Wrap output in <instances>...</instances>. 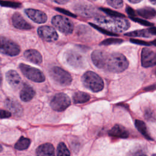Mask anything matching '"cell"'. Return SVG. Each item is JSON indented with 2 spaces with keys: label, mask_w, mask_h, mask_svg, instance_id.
Returning <instances> with one entry per match:
<instances>
[{
  "label": "cell",
  "mask_w": 156,
  "mask_h": 156,
  "mask_svg": "<svg viewBox=\"0 0 156 156\" xmlns=\"http://www.w3.org/2000/svg\"><path fill=\"white\" fill-rule=\"evenodd\" d=\"M6 80L14 89L18 88L21 84V79L18 73L14 70H9L6 73Z\"/></svg>",
  "instance_id": "cell-16"
},
{
  "label": "cell",
  "mask_w": 156,
  "mask_h": 156,
  "mask_svg": "<svg viewBox=\"0 0 156 156\" xmlns=\"http://www.w3.org/2000/svg\"><path fill=\"white\" fill-rule=\"evenodd\" d=\"M126 12L128 13V15L130 16V17H135V13L134 12V10L130 7H127L126 8Z\"/></svg>",
  "instance_id": "cell-37"
},
{
  "label": "cell",
  "mask_w": 156,
  "mask_h": 156,
  "mask_svg": "<svg viewBox=\"0 0 156 156\" xmlns=\"http://www.w3.org/2000/svg\"><path fill=\"white\" fill-rule=\"evenodd\" d=\"M51 23L56 29L66 35L71 34L73 32V23L65 16L55 15L52 18Z\"/></svg>",
  "instance_id": "cell-4"
},
{
  "label": "cell",
  "mask_w": 156,
  "mask_h": 156,
  "mask_svg": "<svg viewBox=\"0 0 156 156\" xmlns=\"http://www.w3.org/2000/svg\"><path fill=\"white\" fill-rule=\"evenodd\" d=\"M5 105L9 111L16 116H21L23 115V110L21 104L15 99L7 98L5 101Z\"/></svg>",
  "instance_id": "cell-15"
},
{
  "label": "cell",
  "mask_w": 156,
  "mask_h": 156,
  "mask_svg": "<svg viewBox=\"0 0 156 156\" xmlns=\"http://www.w3.org/2000/svg\"><path fill=\"white\" fill-rule=\"evenodd\" d=\"M130 41L134 44H140V45H143V46H150L151 45V44L147 41L141 40H138V39H131Z\"/></svg>",
  "instance_id": "cell-34"
},
{
  "label": "cell",
  "mask_w": 156,
  "mask_h": 156,
  "mask_svg": "<svg viewBox=\"0 0 156 156\" xmlns=\"http://www.w3.org/2000/svg\"><path fill=\"white\" fill-rule=\"evenodd\" d=\"M138 15L146 19H152L156 17V11L152 7H145L139 9L136 11Z\"/></svg>",
  "instance_id": "cell-21"
},
{
  "label": "cell",
  "mask_w": 156,
  "mask_h": 156,
  "mask_svg": "<svg viewBox=\"0 0 156 156\" xmlns=\"http://www.w3.org/2000/svg\"><path fill=\"white\" fill-rule=\"evenodd\" d=\"M89 24H90L93 28H94L95 29H96L98 31L102 33V34H104L107 35H110V36H118L117 34H114V33H112V32H110V31H108L107 30H106V29H104V28H102V27L99 26L98 25H97V24H96L90 23Z\"/></svg>",
  "instance_id": "cell-30"
},
{
  "label": "cell",
  "mask_w": 156,
  "mask_h": 156,
  "mask_svg": "<svg viewBox=\"0 0 156 156\" xmlns=\"http://www.w3.org/2000/svg\"><path fill=\"white\" fill-rule=\"evenodd\" d=\"M141 65L144 68L156 65V51L148 48H144L141 54Z\"/></svg>",
  "instance_id": "cell-10"
},
{
  "label": "cell",
  "mask_w": 156,
  "mask_h": 156,
  "mask_svg": "<svg viewBox=\"0 0 156 156\" xmlns=\"http://www.w3.org/2000/svg\"><path fill=\"white\" fill-rule=\"evenodd\" d=\"M90 1H96V0H90Z\"/></svg>",
  "instance_id": "cell-48"
},
{
  "label": "cell",
  "mask_w": 156,
  "mask_h": 156,
  "mask_svg": "<svg viewBox=\"0 0 156 156\" xmlns=\"http://www.w3.org/2000/svg\"><path fill=\"white\" fill-rule=\"evenodd\" d=\"M30 143V140L29 138L21 136L15 144V148L17 150H25L27 149Z\"/></svg>",
  "instance_id": "cell-25"
},
{
  "label": "cell",
  "mask_w": 156,
  "mask_h": 156,
  "mask_svg": "<svg viewBox=\"0 0 156 156\" xmlns=\"http://www.w3.org/2000/svg\"><path fill=\"white\" fill-rule=\"evenodd\" d=\"M149 1H150V2H151L152 4H154V5H156V0H149Z\"/></svg>",
  "instance_id": "cell-44"
},
{
  "label": "cell",
  "mask_w": 156,
  "mask_h": 156,
  "mask_svg": "<svg viewBox=\"0 0 156 156\" xmlns=\"http://www.w3.org/2000/svg\"><path fill=\"white\" fill-rule=\"evenodd\" d=\"M82 80L84 86L93 92L100 91L104 88V83L102 79L93 71L84 73Z\"/></svg>",
  "instance_id": "cell-3"
},
{
  "label": "cell",
  "mask_w": 156,
  "mask_h": 156,
  "mask_svg": "<svg viewBox=\"0 0 156 156\" xmlns=\"http://www.w3.org/2000/svg\"><path fill=\"white\" fill-rule=\"evenodd\" d=\"M156 89V83L155 84H154V85H152L147 88H146L144 89L145 91H150V90H155Z\"/></svg>",
  "instance_id": "cell-40"
},
{
  "label": "cell",
  "mask_w": 156,
  "mask_h": 156,
  "mask_svg": "<svg viewBox=\"0 0 156 156\" xmlns=\"http://www.w3.org/2000/svg\"><path fill=\"white\" fill-rule=\"evenodd\" d=\"M129 1L130 2L133 3V4H136V3H138L140 2H141L142 0H127Z\"/></svg>",
  "instance_id": "cell-41"
},
{
  "label": "cell",
  "mask_w": 156,
  "mask_h": 156,
  "mask_svg": "<svg viewBox=\"0 0 156 156\" xmlns=\"http://www.w3.org/2000/svg\"><path fill=\"white\" fill-rule=\"evenodd\" d=\"M0 60H1V58H0Z\"/></svg>",
  "instance_id": "cell-49"
},
{
  "label": "cell",
  "mask_w": 156,
  "mask_h": 156,
  "mask_svg": "<svg viewBox=\"0 0 156 156\" xmlns=\"http://www.w3.org/2000/svg\"><path fill=\"white\" fill-rule=\"evenodd\" d=\"M91 60L98 68L115 73L124 71L129 66L126 57L119 52L108 53L102 50H95L91 54Z\"/></svg>",
  "instance_id": "cell-1"
},
{
  "label": "cell",
  "mask_w": 156,
  "mask_h": 156,
  "mask_svg": "<svg viewBox=\"0 0 156 156\" xmlns=\"http://www.w3.org/2000/svg\"><path fill=\"white\" fill-rule=\"evenodd\" d=\"M130 19L132 20L133 21H134L136 23H139L140 24H141V25H143V26H152L153 24L145 20H143V19H141V18H137V17H130Z\"/></svg>",
  "instance_id": "cell-32"
},
{
  "label": "cell",
  "mask_w": 156,
  "mask_h": 156,
  "mask_svg": "<svg viewBox=\"0 0 156 156\" xmlns=\"http://www.w3.org/2000/svg\"><path fill=\"white\" fill-rule=\"evenodd\" d=\"M38 36L48 42L55 41L58 39V34L54 28L49 26H41L38 28Z\"/></svg>",
  "instance_id": "cell-12"
},
{
  "label": "cell",
  "mask_w": 156,
  "mask_h": 156,
  "mask_svg": "<svg viewBox=\"0 0 156 156\" xmlns=\"http://www.w3.org/2000/svg\"><path fill=\"white\" fill-rule=\"evenodd\" d=\"M12 21L13 26L16 29L21 30H29L32 28V26L29 23H27L22 16V15L18 12H15L13 14Z\"/></svg>",
  "instance_id": "cell-14"
},
{
  "label": "cell",
  "mask_w": 156,
  "mask_h": 156,
  "mask_svg": "<svg viewBox=\"0 0 156 156\" xmlns=\"http://www.w3.org/2000/svg\"><path fill=\"white\" fill-rule=\"evenodd\" d=\"M2 76L1 72V71H0V85H1V83H2Z\"/></svg>",
  "instance_id": "cell-42"
},
{
  "label": "cell",
  "mask_w": 156,
  "mask_h": 156,
  "mask_svg": "<svg viewBox=\"0 0 156 156\" xmlns=\"http://www.w3.org/2000/svg\"><path fill=\"white\" fill-rule=\"evenodd\" d=\"M27 16L35 23L42 24L46 22L48 17L43 12L34 9H26L24 10Z\"/></svg>",
  "instance_id": "cell-13"
},
{
  "label": "cell",
  "mask_w": 156,
  "mask_h": 156,
  "mask_svg": "<svg viewBox=\"0 0 156 156\" xmlns=\"http://www.w3.org/2000/svg\"><path fill=\"white\" fill-rule=\"evenodd\" d=\"M108 5L115 9H120L123 6L122 0H107Z\"/></svg>",
  "instance_id": "cell-31"
},
{
  "label": "cell",
  "mask_w": 156,
  "mask_h": 156,
  "mask_svg": "<svg viewBox=\"0 0 156 156\" xmlns=\"http://www.w3.org/2000/svg\"><path fill=\"white\" fill-rule=\"evenodd\" d=\"M37 156H55L53 145L51 143H44L39 146L36 150Z\"/></svg>",
  "instance_id": "cell-18"
},
{
  "label": "cell",
  "mask_w": 156,
  "mask_h": 156,
  "mask_svg": "<svg viewBox=\"0 0 156 156\" xmlns=\"http://www.w3.org/2000/svg\"><path fill=\"white\" fill-rule=\"evenodd\" d=\"M50 75L55 82L62 86H68L71 83L72 77L71 74L58 66L52 68L50 70Z\"/></svg>",
  "instance_id": "cell-6"
},
{
  "label": "cell",
  "mask_w": 156,
  "mask_h": 156,
  "mask_svg": "<svg viewBox=\"0 0 156 156\" xmlns=\"http://www.w3.org/2000/svg\"><path fill=\"white\" fill-rule=\"evenodd\" d=\"M0 52L9 56H15L20 52V47L11 39L0 36Z\"/></svg>",
  "instance_id": "cell-5"
},
{
  "label": "cell",
  "mask_w": 156,
  "mask_h": 156,
  "mask_svg": "<svg viewBox=\"0 0 156 156\" xmlns=\"http://www.w3.org/2000/svg\"><path fill=\"white\" fill-rule=\"evenodd\" d=\"M35 94L34 88L27 83L23 84L22 89L20 91V98L23 101L28 102L30 101Z\"/></svg>",
  "instance_id": "cell-19"
},
{
  "label": "cell",
  "mask_w": 156,
  "mask_h": 156,
  "mask_svg": "<svg viewBox=\"0 0 156 156\" xmlns=\"http://www.w3.org/2000/svg\"><path fill=\"white\" fill-rule=\"evenodd\" d=\"M55 10L58 12H59L60 13H62V14H64L65 15H67L68 16H70V17H72V18H76V15L71 13V12L66 10V9H62V8H60V7H57L55 8Z\"/></svg>",
  "instance_id": "cell-33"
},
{
  "label": "cell",
  "mask_w": 156,
  "mask_h": 156,
  "mask_svg": "<svg viewBox=\"0 0 156 156\" xmlns=\"http://www.w3.org/2000/svg\"><path fill=\"white\" fill-rule=\"evenodd\" d=\"M19 67L22 73L30 80L35 82L44 81L45 76L40 69L24 63H20Z\"/></svg>",
  "instance_id": "cell-7"
},
{
  "label": "cell",
  "mask_w": 156,
  "mask_h": 156,
  "mask_svg": "<svg viewBox=\"0 0 156 156\" xmlns=\"http://www.w3.org/2000/svg\"><path fill=\"white\" fill-rule=\"evenodd\" d=\"M95 21L99 26L114 34L122 32L130 27L129 22L123 18L99 15L95 18Z\"/></svg>",
  "instance_id": "cell-2"
},
{
  "label": "cell",
  "mask_w": 156,
  "mask_h": 156,
  "mask_svg": "<svg viewBox=\"0 0 156 156\" xmlns=\"http://www.w3.org/2000/svg\"><path fill=\"white\" fill-rule=\"evenodd\" d=\"M53 2L57 3V4H66L67 2H68L70 0H51Z\"/></svg>",
  "instance_id": "cell-39"
},
{
  "label": "cell",
  "mask_w": 156,
  "mask_h": 156,
  "mask_svg": "<svg viewBox=\"0 0 156 156\" xmlns=\"http://www.w3.org/2000/svg\"><path fill=\"white\" fill-rule=\"evenodd\" d=\"M2 151V146L0 144V152H1Z\"/></svg>",
  "instance_id": "cell-46"
},
{
  "label": "cell",
  "mask_w": 156,
  "mask_h": 156,
  "mask_svg": "<svg viewBox=\"0 0 156 156\" xmlns=\"http://www.w3.org/2000/svg\"><path fill=\"white\" fill-rule=\"evenodd\" d=\"M150 34H151V35H156V27H154L152 26L149 28H148Z\"/></svg>",
  "instance_id": "cell-38"
},
{
  "label": "cell",
  "mask_w": 156,
  "mask_h": 156,
  "mask_svg": "<svg viewBox=\"0 0 156 156\" xmlns=\"http://www.w3.org/2000/svg\"><path fill=\"white\" fill-rule=\"evenodd\" d=\"M151 43H152L153 45H154L155 46H156V39H155V40H154V41H152Z\"/></svg>",
  "instance_id": "cell-45"
},
{
  "label": "cell",
  "mask_w": 156,
  "mask_h": 156,
  "mask_svg": "<svg viewBox=\"0 0 156 156\" xmlns=\"http://www.w3.org/2000/svg\"><path fill=\"white\" fill-rule=\"evenodd\" d=\"M100 10L102 12H104L105 14L108 15V16H113V17H117V18H124L125 17V16L117 12V11H115V10H113L112 9H108V8H104V7H102L100 9Z\"/></svg>",
  "instance_id": "cell-27"
},
{
  "label": "cell",
  "mask_w": 156,
  "mask_h": 156,
  "mask_svg": "<svg viewBox=\"0 0 156 156\" xmlns=\"http://www.w3.org/2000/svg\"><path fill=\"white\" fill-rule=\"evenodd\" d=\"M145 117L146 118H147V119L151 120V119H153V114L152 112H151V110H150L149 109H147L145 111V113H144Z\"/></svg>",
  "instance_id": "cell-36"
},
{
  "label": "cell",
  "mask_w": 156,
  "mask_h": 156,
  "mask_svg": "<svg viewBox=\"0 0 156 156\" xmlns=\"http://www.w3.org/2000/svg\"><path fill=\"white\" fill-rule=\"evenodd\" d=\"M24 57L29 61L35 64H40L42 62L41 54L35 49H28L24 52Z\"/></svg>",
  "instance_id": "cell-20"
},
{
  "label": "cell",
  "mask_w": 156,
  "mask_h": 156,
  "mask_svg": "<svg viewBox=\"0 0 156 156\" xmlns=\"http://www.w3.org/2000/svg\"><path fill=\"white\" fill-rule=\"evenodd\" d=\"M135 125L137 130L148 140H153L152 137L150 136L149 132L147 131L146 126L145 123L139 119H136L135 121Z\"/></svg>",
  "instance_id": "cell-23"
},
{
  "label": "cell",
  "mask_w": 156,
  "mask_h": 156,
  "mask_svg": "<svg viewBox=\"0 0 156 156\" xmlns=\"http://www.w3.org/2000/svg\"><path fill=\"white\" fill-rule=\"evenodd\" d=\"M65 59L68 65L75 68H83L85 66L83 57L75 50H68L65 54Z\"/></svg>",
  "instance_id": "cell-8"
},
{
  "label": "cell",
  "mask_w": 156,
  "mask_h": 156,
  "mask_svg": "<svg viewBox=\"0 0 156 156\" xmlns=\"http://www.w3.org/2000/svg\"><path fill=\"white\" fill-rule=\"evenodd\" d=\"M135 156H147L145 154H141V153H138V154H136Z\"/></svg>",
  "instance_id": "cell-43"
},
{
  "label": "cell",
  "mask_w": 156,
  "mask_h": 156,
  "mask_svg": "<svg viewBox=\"0 0 156 156\" xmlns=\"http://www.w3.org/2000/svg\"><path fill=\"white\" fill-rule=\"evenodd\" d=\"M125 35L128 36V37H144V38H148V37H151L152 36L151 34H150L148 29L136 30L129 32L126 33Z\"/></svg>",
  "instance_id": "cell-24"
},
{
  "label": "cell",
  "mask_w": 156,
  "mask_h": 156,
  "mask_svg": "<svg viewBox=\"0 0 156 156\" xmlns=\"http://www.w3.org/2000/svg\"><path fill=\"white\" fill-rule=\"evenodd\" d=\"M77 14L84 17H94L99 16L96 9L90 4L87 3H78L74 7Z\"/></svg>",
  "instance_id": "cell-11"
},
{
  "label": "cell",
  "mask_w": 156,
  "mask_h": 156,
  "mask_svg": "<svg viewBox=\"0 0 156 156\" xmlns=\"http://www.w3.org/2000/svg\"><path fill=\"white\" fill-rule=\"evenodd\" d=\"M90 99V96L88 93L82 91L76 92L73 96V99L74 104H83L88 102Z\"/></svg>",
  "instance_id": "cell-22"
},
{
  "label": "cell",
  "mask_w": 156,
  "mask_h": 156,
  "mask_svg": "<svg viewBox=\"0 0 156 156\" xmlns=\"http://www.w3.org/2000/svg\"><path fill=\"white\" fill-rule=\"evenodd\" d=\"M57 156H70V152L64 143H60L57 149Z\"/></svg>",
  "instance_id": "cell-26"
},
{
  "label": "cell",
  "mask_w": 156,
  "mask_h": 156,
  "mask_svg": "<svg viewBox=\"0 0 156 156\" xmlns=\"http://www.w3.org/2000/svg\"><path fill=\"white\" fill-rule=\"evenodd\" d=\"M152 156H156V154H154L152 155Z\"/></svg>",
  "instance_id": "cell-47"
},
{
  "label": "cell",
  "mask_w": 156,
  "mask_h": 156,
  "mask_svg": "<svg viewBox=\"0 0 156 156\" xmlns=\"http://www.w3.org/2000/svg\"><path fill=\"white\" fill-rule=\"evenodd\" d=\"M0 5L3 7L10 8H19L21 6V4L17 2H13L9 1L0 0Z\"/></svg>",
  "instance_id": "cell-28"
},
{
  "label": "cell",
  "mask_w": 156,
  "mask_h": 156,
  "mask_svg": "<svg viewBox=\"0 0 156 156\" xmlns=\"http://www.w3.org/2000/svg\"><path fill=\"white\" fill-rule=\"evenodd\" d=\"M108 135L115 138H127L129 136V133L120 124H115L108 131Z\"/></svg>",
  "instance_id": "cell-17"
},
{
  "label": "cell",
  "mask_w": 156,
  "mask_h": 156,
  "mask_svg": "<svg viewBox=\"0 0 156 156\" xmlns=\"http://www.w3.org/2000/svg\"><path fill=\"white\" fill-rule=\"evenodd\" d=\"M11 116V113L7 110H0V118H7Z\"/></svg>",
  "instance_id": "cell-35"
},
{
  "label": "cell",
  "mask_w": 156,
  "mask_h": 156,
  "mask_svg": "<svg viewBox=\"0 0 156 156\" xmlns=\"http://www.w3.org/2000/svg\"><path fill=\"white\" fill-rule=\"evenodd\" d=\"M123 40L121 38H109L107 39H105L103 40L100 44L101 45H111V44H119L122 43Z\"/></svg>",
  "instance_id": "cell-29"
},
{
  "label": "cell",
  "mask_w": 156,
  "mask_h": 156,
  "mask_svg": "<svg viewBox=\"0 0 156 156\" xmlns=\"http://www.w3.org/2000/svg\"><path fill=\"white\" fill-rule=\"evenodd\" d=\"M51 108L57 112H62L66 110L71 104V100L68 96L63 93L56 94L51 101Z\"/></svg>",
  "instance_id": "cell-9"
}]
</instances>
